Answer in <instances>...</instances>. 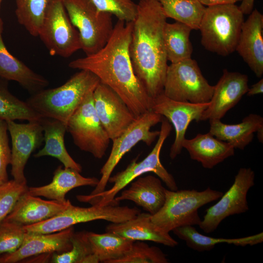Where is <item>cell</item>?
<instances>
[{"label":"cell","mask_w":263,"mask_h":263,"mask_svg":"<svg viewBox=\"0 0 263 263\" xmlns=\"http://www.w3.org/2000/svg\"><path fill=\"white\" fill-rule=\"evenodd\" d=\"M99 262L100 261L97 255L94 253H92L86 256L81 263H96Z\"/></svg>","instance_id":"obj_43"},{"label":"cell","mask_w":263,"mask_h":263,"mask_svg":"<svg viewBox=\"0 0 263 263\" xmlns=\"http://www.w3.org/2000/svg\"><path fill=\"white\" fill-rule=\"evenodd\" d=\"M192 29L182 22H166L163 37L168 60L175 63L191 58L193 47L189 39Z\"/></svg>","instance_id":"obj_29"},{"label":"cell","mask_w":263,"mask_h":263,"mask_svg":"<svg viewBox=\"0 0 263 263\" xmlns=\"http://www.w3.org/2000/svg\"><path fill=\"white\" fill-rule=\"evenodd\" d=\"M263 93V79L262 78L258 82L252 85L249 88L246 94L248 96H252Z\"/></svg>","instance_id":"obj_42"},{"label":"cell","mask_w":263,"mask_h":263,"mask_svg":"<svg viewBox=\"0 0 263 263\" xmlns=\"http://www.w3.org/2000/svg\"><path fill=\"white\" fill-rule=\"evenodd\" d=\"M70 202L43 200L28 193V191L18 200L12 211L3 221L13 222L23 226L35 224L56 215Z\"/></svg>","instance_id":"obj_20"},{"label":"cell","mask_w":263,"mask_h":263,"mask_svg":"<svg viewBox=\"0 0 263 263\" xmlns=\"http://www.w3.org/2000/svg\"><path fill=\"white\" fill-rule=\"evenodd\" d=\"M166 17L199 30L206 7L198 0H157Z\"/></svg>","instance_id":"obj_31"},{"label":"cell","mask_w":263,"mask_h":263,"mask_svg":"<svg viewBox=\"0 0 263 263\" xmlns=\"http://www.w3.org/2000/svg\"><path fill=\"white\" fill-rule=\"evenodd\" d=\"M166 190L160 179L153 175L138 177L131 182L129 188L114 198V202L118 205L123 200L132 201L152 215L157 213L163 206L166 199Z\"/></svg>","instance_id":"obj_23"},{"label":"cell","mask_w":263,"mask_h":263,"mask_svg":"<svg viewBox=\"0 0 263 263\" xmlns=\"http://www.w3.org/2000/svg\"><path fill=\"white\" fill-rule=\"evenodd\" d=\"M38 37L51 56L68 57L81 49L79 35L62 0H50Z\"/></svg>","instance_id":"obj_10"},{"label":"cell","mask_w":263,"mask_h":263,"mask_svg":"<svg viewBox=\"0 0 263 263\" xmlns=\"http://www.w3.org/2000/svg\"><path fill=\"white\" fill-rule=\"evenodd\" d=\"M87 232L74 233L71 238L70 250L62 253H54L50 260L53 263H81L83 259L93 253Z\"/></svg>","instance_id":"obj_35"},{"label":"cell","mask_w":263,"mask_h":263,"mask_svg":"<svg viewBox=\"0 0 263 263\" xmlns=\"http://www.w3.org/2000/svg\"><path fill=\"white\" fill-rule=\"evenodd\" d=\"M191 159L200 162L206 169H212L234 154V148L220 140L211 133H198L192 138H185L182 143Z\"/></svg>","instance_id":"obj_24"},{"label":"cell","mask_w":263,"mask_h":263,"mask_svg":"<svg viewBox=\"0 0 263 263\" xmlns=\"http://www.w3.org/2000/svg\"><path fill=\"white\" fill-rule=\"evenodd\" d=\"M93 92L86 97L71 116L66 124L67 131L80 150L100 159L106 154L111 139L95 110Z\"/></svg>","instance_id":"obj_12"},{"label":"cell","mask_w":263,"mask_h":263,"mask_svg":"<svg viewBox=\"0 0 263 263\" xmlns=\"http://www.w3.org/2000/svg\"><path fill=\"white\" fill-rule=\"evenodd\" d=\"M140 212V210L137 207L118 205H94L83 207L74 206L70 202L65 208L51 218L23 227L28 233H51L63 230L77 224L97 220L120 223L133 218Z\"/></svg>","instance_id":"obj_7"},{"label":"cell","mask_w":263,"mask_h":263,"mask_svg":"<svg viewBox=\"0 0 263 263\" xmlns=\"http://www.w3.org/2000/svg\"><path fill=\"white\" fill-rule=\"evenodd\" d=\"M93 98L97 116L112 140L121 135L136 119L120 96L100 81L93 92Z\"/></svg>","instance_id":"obj_15"},{"label":"cell","mask_w":263,"mask_h":263,"mask_svg":"<svg viewBox=\"0 0 263 263\" xmlns=\"http://www.w3.org/2000/svg\"><path fill=\"white\" fill-rule=\"evenodd\" d=\"M50 0H15L18 22L33 36L38 32Z\"/></svg>","instance_id":"obj_33"},{"label":"cell","mask_w":263,"mask_h":263,"mask_svg":"<svg viewBox=\"0 0 263 263\" xmlns=\"http://www.w3.org/2000/svg\"><path fill=\"white\" fill-rule=\"evenodd\" d=\"M28 188L26 183H19L14 179L0 185V223L12 211Z\"/></svg>","instance_id":"obj_37"},{"label":"cell","mask_w":263,"mask_h":263,"mask_svg":"<svg viewBox=\"0 0 263 263\" xmlns=\"http://www.w3.org/2000/svg\"><path fill=\"white\" fill-rule=\"evenodd\" d=\"M244 15L235 4L207 6L199 28L203 46L222 56L235 51Z\"/></svg>","instance_id":"obj_5"},{"label":"cell","mask_w":263,"mask_h":263,"mask_svg":"<svg viewBox=\"0 0 263 263\" xmlns=\"http://www.w3.org/2000/svg\"><path fill=\"white\" fill-rule=\"evenodd\" d=\"M254 180L255 173L250 168H241L229 189L206 210L199 225L200 228L207 233L212 232L226 217L247 211V194L254 185Z\"/></svg>","instance_id":"obj_13"},{"label":"cell","mask_w":263,"mask_h":263,"mask_svg":"<svg viewBox=\"0 0 263 263\" xmlns=\"http://www.w3.org/2000/svg\"><path fill=\"white\" fill-rule=\"evenodd\" d=\"M166 255L158 247L136 241L130 250L113 263H167Z\"/></svg>","instance_id":"obj_34"},{"label":"cell","mask_w":263,"mask_h":263,"mask_svg":"<svg viewBox=\"0 0 263 263\" xmlns=\"http://www.w3.org/2000/svg\"><path fill=\"white\" fill-rule=\"evenodd\" d=\"M74 226L51 233H26L21 245L15 251L0 256V263H15L43 254L62 253L72 247Z\"/></svg>","instance_id":"obj_18"},{"label":"cell","mask_w":263,"mask_h":263,"mask_svg":"<svg viewBox=\"0 0 263 263\" xmlns=\"http://www.w3.org/2000/svg\"><path fill=\"white\" fill-rule=\"evenodd\" d=\"M163 116L149 111L136 118L119 136L113 139L112 148L107 160L100 169L101 175L94 189V195L105 189L111 174L123 156L139 142L150 145L158 137L160 131H152L151 128L161 122Z\"/></svg>","instance_id":"obj_11"},{"label":"cell","mask_w":263,"mask_h":263,"mask_svg":"<svg viewBox=\"0 0 263 263\" xmlns=\"http://www.w3.org/2000/svg\"><path fill=\"white\" fill-rule=\"evenodd\" d=\"M149 213H139L130 220L120 223H112L106 231L116 234L125 238L135 241H150L165 245L174 247L177 242L155 224Z\"/></svg>","instance_id":"obj_21"},{"label":"cell","mask_w":263,"mask_h":263,"mask_svg":"<svg viewBox=\"0 0 263 263\" xmlns=\"http://www.w3.org/2000/svg\"><path fill=\"white\" fill-rule=\"evenodd\" d=\"M100 82L92 72L80 70L61 86L42 89L32 95L26 102L41 117L67 123L86 97Z\"/></svg>","instance_id":"obj_3"},{"label":"cell","mask_w":263,"mask_h":263,"mask_svg":"<svg viewBox=\"0 0 263 263\" xmlns=\"http://www.w3.org/2000/svg\"><path fill=\"white\" fill-rule=\"evenodd\" d=\"M99 182L95 177H85L80 172L58 166L54 172L49 184L38 187H29L28 192L36 196H43L50 200L64 202L66 194L73 188L86 186L95 187Z\"/></svg>","instance_id":"obj_25"},{"label":"cell","mask_w":263,"mask_h":263,"mask_svg":"<svg viewBox=\"0 0 263 263\" xmlns=\"http://www.w3.org/2000/svg\"><path fill=\"white\" fill-rule=\"evenodd\" d=\"M42 117L26 101L13 95L7 80L0 78V119L5 121H40Z\"/></svg>","instance_id":"obj_32"},{"label":"cell","mask_w":263,"mask_h":263,"mask_svg":"<svg viewBox=\"0 0 263 263\" xmlns=\"http://www.w3.org/2000/svg\"><path fill=\"white\" fill-rule=\"evenodd\" d=\"M180 239L186 243L188 246L199 252L209 251L219 244L226 243L236 246L254 245L263 241V233L236 239L213 238L203 235L197 231L193 225L177 227L173 231Z\"/></svg>","instance_id":"obj_28"},{"label":"cell","mask_w":263,"mask_h":263,"mask_svg":"<svg viewBox=\"0 0 263 263\" xmlns=\"http://www.w3.org/2000/svg\"><path fill=\"white\" fill-rule=\"evenodd\" d=\"M39 122L44 132L45 145L34 154V157L52 156L61 162L64 168H71L81 172V166L73 159L65 148L64 136L67 131L66 124L57 119L45 117H42Z\"/></svg>","instance_id":"obj_26"},{"label":"cell","mask_w":263,"mask_h":263,"mask_svg":"<svg viewBox=\"0 0 263 263\" xmlns=\"http://www.w3.org/2000/svg\"><path fill=\"white\" fill-rule=\"evenodd\" d=\"M3 22L0 18V78L15 81L31 94L45 89L49 85L48 80L8 51L3 41Z\"/></svg>","instance_id":"obj_22"},{"label":"cell","mask_w":263,"mask_h":263,"mask_svg":"<svg viewBox=\"0 0 263 263\" xmlns=\"http://www.w3.org/2000/svg\"><path fill=\"white\" fill-rule=\"evenodd\" d=\"M137 5L129 53L135 75L153 98L163 91L168 66L163 37L167 18L157 0H140Z\"/></svg>","instance_id":"obj_2"},{"label":"cell","mask_w":263,"mask_h":263,"mask_svg":"<svg viewBox=\"0 0 263 263\" xmlns=\"http://www.w3.org/2000/svg\"><path fill=\"white\" fill-rule=\"evenodd\" d=\"M100 10L111 14L118 20L133 21L137 14V3L133 0H90Z\"/></svg>","instance_id":"obj_38"},{"label":"cell","mask_w":263,"mask_h":263,"mask_svg":"<svg viewBox=\"0 0 263 263\" xmlns=\"http://www.w3.org/2000/svg\"><path fill=\"white\" fill-rule=\"evenodd\" d=\"M6 121L12 141L11 175L17 182L26 183L24 168L32 153L44 140L43 129L39 121L25 124Z\"/></svg>","instance_id":"obj_16"},{"label":"cell","mask_w":263,"mask_h":263,"mask_svg":"<svg viewBox=\"0 0 263 263\" xmlns=\"http://www.w3.org/2000/svg\"><path fill=\"white\" fill-rule=\"evenodd\" d=\"M247 75L224 69L214 86L212 96L207 108L203 112L201 121L221 120L246 94L249 87Z\"/></svg>","instance_id":"obj_17"},{"label":"cell","mask_w":263,"mask_h":263,"mask_svg":"<svg viewBox=\"0 0 263 263\" xmlns=\"http://www.w3.org/2000/svg\"><path fill=\"white\" fill-rule=\"evenodd\" d=\"M132 28V21L117 20L102 48L72 60L68 66L95 75L120 96L136 118L151 111L152 98L133 69L129 53Z\"/></svg>","instance_id":"obj_1"},{"label":"cell","mask_w":263,"mask_h":263,"mask_svg":"<svg viewBox=\"0 0 263 263\" xmlns=\"http://www.w3.org/2000/svg\"><path fill=\"white\" fill-rule=\"evenodd\" d=\"M255 0H241L239 7L244 15H249L253 10Z\"/></svg>","instance_id":"obj_40"},{"label":"cell","mask_w":263,"mask_h":263,"mask_svg":"<svg viewBox=\"0 0 263 263\" xmlns=\"http://www.w3.org/2000/svg\"><path fill=\"white\" fill-rule=\"evenodd\" d=\"M224 193L209 188L196 190H166L165 203L161 209L151 215L153 223L163 230L169 232L185 225L200 224L198 209L217 200Z\"/></svg>","instance_id":"obj_6"},{"label":"cell","mask_w":263,"mask_h":263,"mask_svg":"<svg viewBox=\"0 0 263 263\" xmlns=\"http://www.w3.org/2000/svg\"><path fill=\"white\" fill-rule=\"evenodd\" d=\"M1 2V0H0V9Z\"/></svg>","instance_id":"obj_45"},{"label":"cell","mask_w":263,"mask_h":263,"mask_svg":"<svg viewBox=\"0 0 263 263\" xmlns=\"http://www.w3.org/2000/svg\"><path fill=\"white\" fill-rule=\"evenodd\" d=\"M214 86L203 75L197 62L191 58L168 65L163 93L175 101L192 103L209 102Z\"/></svg>","instance_id":"obj_9"},{"label":"cell","mask_w":263,"mask_h":263,"mask_svg":"<svg viewBox=\"0 0 263 263\" xmlns=\"http://www.w3.org/2000/svg\"><path fill=\"white\" fill-rule=\"evenodd\" d=\"M209 132L217 139L230 144L234 149L244 150L253 140L254 133L263 127V118L251 113L240 123L229 125L220 119L209 120Z\"/></svg>","instance_id":"obj_27"},{"label":"cell","mask_w":263,"mask_h":263,"mask_svg":"<svg viewBox=\"0 0 263 263\" xmlns=\"http://www.w3.org/2000/svg\"><path fill=\"white\" fill-rule=\"evenodd\" d=\"M204 6L235 4L241 0H198Z\"/></svg>","instance_id":"obj_41"},{"label":"cell","mask_w":263,"mask_h":263,"mask_svg":"<svg viewBox=\"0 0 263 263\" xmlns=\"http://www.w3.org/2000/svg\"><path fill=\"white\" fill-rule=\"evenodd\" d=\"M209 104V102L192 103L175 101L167 97L163 92L152 98L151 111L167 119L175 129V137L169 152L171 159L181 152L182 143L190 122L193 120L201 121L202 113Z\"/></svg>","instance_id":"obj_14"},{"label":"cell","mask_w":263,"mask_h":263,"mask_svg":"<svg viewBox=\"0 0 263 263\" xmlns=\"http://www.w3.org/2000/svg\"><path fill=\"white\" fill-rule=\"evenodd\" d=\"M257 137L260 142H263V127L260 128L257 131Z\"/></svg>","instance_id":"obj_44"},{"label":"cell","mask_w":263,"mask_h":263,"mask_svg":"<svg viewBox=\"0 0 263 263\" xmlns=\"http://www.w3.org/2000/svg\"><path fill=\"white\" fill-rule=\"evenodd\" d=\"M87 234L93 253L97 255L100 262L104 263H113L124 257L134 242L109 232L102 234L87 232Z\"/></svg>","instance_id":"obj_30"},{"label":"cell","mask_w":263,"mask_h":263,"mask_svg":"<svg viewBox=\"0 0 263 263\" xmlns=\"http://www.w3.org/2000/svg\"><path fill=\"white\" fill-rule=\"evenodd\" d=\"M69 17L78 32L86 55L96 53L109 39L113 30V15L100 11L90 0H62Z\"/></svg>","instance_id":"obj_8"},{"label":"cell","mask_w":263,"mask_h":263,"mask_svg":"<svg viewBox=\"0 0 263 263\" xmlns=\"http://www.w3.org/2000/svg\"><path fill=\"white\" fill-rule=\"evenodd\" d=\"M263 15L254 9L244 21L236 50L257 77L263 75Z\"/></svg>","instance_id":"obj_19"},{"label":"cell","mask_w":263,"mask_h":263,"mask_svg":"<svg viewBox=\"0 0 263 263\" xmlns=\"http://www.w3.org/2000/svg\"><path fill=\"white\" fill-rule=\"evenodd\" d=\"M161 122V129L157 141L151 152L146 158L139 162H137L136 159H134L124 170L117 172L113 176H111L108 182L113 184V186L109 189L94 195H78L76 196L77 199L80 202L89 203L91 205H117L114 202V199L117 194L134 179L148 172H152L157 175L169 190H178L174 177L164 168L160 159L162 147L172 130V126L164 117H163Z\"/></svg>","instance_id":"obj_4"},{"label":"cell","mask_w":263,"mask_h":263,"mask_svg":"<svg viewBox=\"0 0 263 263\" xmlns=\"http://www.w3.org/2000/svg\"><path fill=\"white\" fill-rule=\"evenodd\" d=\"M26 233L20 224L6 221L0 223V256L17 250L22 244Z\"/></svg>","instance_id":"obj_36"},{"label":"cell","mask_w":263,"mask_h":263,"mask_svg":"<svg viewBox=\"0 0 263 263\" xmlns=\"http://www.w3.org/2000/svg\"><path fill=\"white\" fill-rule=\"evenodd\" d=\"M6 121L0 119V185L8 180L7 167L11 162Z\"/></svg>","instance_id":"obj_39"}]
</instances>
